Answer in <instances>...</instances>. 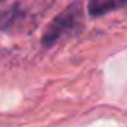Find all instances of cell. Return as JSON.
<instances>
[{"instance_id":"6da1fadb","label":"cell","mask_w":127,"mask_h":127,"mask_svg":"<svg viewBox=\"0 0 127 127\" xmlns=\"http://www.w3.org/2000/svg\"><path fill=\"white\" fill-rule=\"evenodd\" d=\"M82 26V6L81 3L74 2L63 10L55 19L48 24L42 35V45L52 47L64 35H71L77 32Z\"/></svg>"},{"instance_id":"7a4b0ae2","label":"cell","mask_w":127,"mask_h":127,"mask_svg":"<svg viewBox=\"0 0 127 127\" xmlns=\"http://www.w3.org/2000/svg\"><path fill=\"white\" fill-rule=\"evenodd\" d=\"M29 26V15L21 6H11L0 13V29L6 32H21Z\"/></svg>"},{"instance_id":"3957f363","label":"cell","mask_w":127,"mask_h":127,"mask_svg":"<svg viewBox=\"0 0 127 127\" xmlns=\"http://www.w3.org/2000/svg\"><path fill=\"white\" fill-rule=\"evenodd\" d=\"M121 5V0H89V13L93 18H98Z\"/></svg>"},{"instance_id":"277c9868","label":"cell","mask_w":127,"mask_h":127,"mask_svg":"<svg viewBox=\"0 0 127 127\" xmlns=\"http://www.w3.org/2000/svg\"><path fill=\"white\" fill-rule=\"evenodd\" d=\"M121 3H122V5H124V3H127V0H121Z\"/></svg>"},{"instance_id":"5b68a950","label":"cell","mask_w":127,"mask_h":127,"mask_svg":"<svg viewBox=\"0 0 127 127\" xmlns=\"http://www.w3.org/2000/svg\"><path fill=\"white\" fill-rule=\"evenodd\" d=\"M0 2H5V0H0Z\"/></svg>"}]
</instances>
